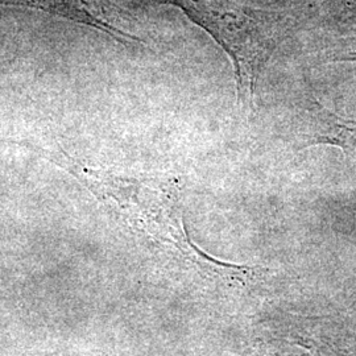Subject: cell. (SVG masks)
I'll return each instance as SVG.
<instances>
[{
	"label": "cell",
	"instance_id": "6da1fadb",
	"mask_svg": "<svg viewBox=\"0 0 356 356\" xmlns=\"http://www.w3.org/2000/svg\"><path fill=\"white\" fill-rule=\"evenodd\" d=\"M169 1L182 7L227 53L235 73L238 106L243 113L254 114L260 76L281 41L276 23L226 0Z\"/></svg>",
	"mask_w": 356,
	"mask_h": 356
},
{
	"label": "cell",
	"instance_id": "3957f363",
	"mask_svg": "<svg viewBox=\"0 0 356 356\" xmlns=\"http://www.w3.org/2000/svg\"><path fill=\"white\" fill-rule=\"evenodd\" d=\"M291 126L302 148L327 144L356 154V119L339 116L319 103L307 101L297 107Z\"/></svg>",
	"mask_w": 356,
	"mask_h": 356
},
{
	"label": "cell",
	"instance_id": "7a4b0ae2",
	"mask_svg": "<svg viewBox=\"0 0 356 356\" xmlns=\"http://www.w3.org/2000/svg\"><path fill=\"white\" fill-rule=\"evenodd\" d=\"M0 4L38 10L99 29L124 44L140 42L108 0H0Z\"/></svg>",
	"mask_w": 356,
	"mask_h": 356
}]
</instances>
